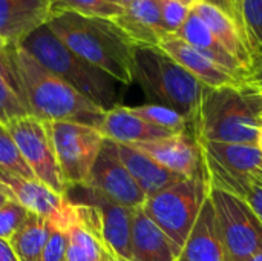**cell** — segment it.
Instances as JSON below:
<instances>
[{
  "mask_svg": "<svg viewBox=\"0 0 262 261\" xmlns=\"http://www.w3.org/2000/svg\"><path fill=\"white\" fill-rule=\"evenodd\" d=\"M75 206L77 220L68 231L66 261H100L103 240L98 211L86 203H75Z\"/></svg>",
  "mask_w": 262,
  "mask_h": 261,
  "instance_id": "22",
  "label": "cell"
},
{
  "mask_svg": "<svg viewBox=\"0 0 262 261\" xmlns=\"http://www.w3.org/2000/svg\"><path fill=\"white\" fill-rule=\"evenodd\" d=\"M0 261H18L8 240L0 238Z\"/></svg>",
  "mask_w": 262,
  "mask_h": 261,
  "instance_id": "36",
  "label": "cell"
},
{
  "mask_svg": "<svg viewBox=\"0 0 262 261\" xmlns=\"http://www.w3.org/2000/svg\"><path fill=\"white\" fill-rule=\"evenodd\" d=\"M134 82L157 105L180 112L189 122L192 134L198 138L200 109L207 86L158 46L135 48Z\"/></svg>",
  "mask_w": 262,
  "mask_h": 261,
  "instance_id": "4",
  "label": "cell"
},
{
  "mask_svg": "<svg viewBox=\"0 0 262 261\" xmlns=\"http://www.w3.org/2000/svg\"><path fill=\"white\" fill-rule=\"evenodd\" d=\"M241 198H244L249 206L253 209V212L258 215V218L262 223V171H256L253 174H250L247 177V180L244 182L239 195Z\"/></svg>",
  "mask_w": 262,
  "mask_h": 261,
  "instance_id": "33",
  "label": "cell"
},
{
  "mask_svg": "<svg viewBox=\"0 0 262 261\" xmlns=\"http://www.w3.org/2000/svg\"><path fill=\"white\" fill-rule=\"evenodd\" d=\"M31 115L43 122H72L100 128L106 111L41 66L20 45H9Z\"/></svg>",
  "mask_w": 262,
  "mask_h": 261,
  "instance_id": "2",
  "label": "cell"
},
{
  "mask_svg": "<svg viewBox=\"0 0 262 261\" xmlns=\"http://www.w3.org/2000/svg\"><path fill=\"white\" fill-rule=\"evenodd\" d=\"M204 165L230 177H246L261 169L262 152L256 145L201 142Z\"/></svg>",
  "mask_w": 262,
  "mask_h": 261,
  "instance_id": "19",
  "label": "cell"
},
{
  "mask_svg": "<svg viewBox=\"0 0 262 261\" xmlns=\"http://www.w3.org/2000/svg\"><path fill=\"white\" fill-rule=\"evenodd\" d=\"M177 35L181 37L184 42H187L195 49H198L203 55H206L215 65H218L220 68L227 71L236 80L246 82L247 71L244 69V66L216 40V37L212 34V31L207 28V25L192 9H190L189 17L186 18L184 25L177 32Z\"/></svg>",
  "mask_w": 262,
  "mask_h": 261,
  "instance_id": "23",
  "label": "cell"
},
{
  "mask_svg": "<svg viewBox=\"0 0 262 261\" xmlns=\"http://www.w3.org/2000/svg\"><path fill=\"white\" fill-rule=\"evenodd\" d=\"M68 232L52 228L51 235L37 261H66Z\"/></svg>",
  "mask_w": 262,
  "mask_h": 261,
  "instance_id": "34",
  "label": "cell"
},
{
  "mask_svg": "<svg viewBox=\"0 0 262 261\" xmlns=\"http://www.w3.org/2000/svg\"><path fill=\"white\" fill-rule=\"evenodd\" d=\"M0 169L26 178H34V174L26 165L25 158L21 157L14 138L8 132L6 126L2 123H0Z\"/></svg>",
  "mask_w": 262,
  "mask_h": 261,
  "instance_id": "30",
  "label": "cell"
},
{
  "mask_svg": "<svg viewBox=\"0 0 262 261\" xmlns=\"http://www.w3.org/2000/svg\"><path fill=\"white\" fill-rule=\"evenodd\" d=\"M6 202H8V198H6V197H5V195H3V194L0 192V208H2V206H3V205L6 203Z\"/></svg>",
  "mask_w": 262,
  "mask_h": 261,
  "instance_id": "41",
  "label": "cell"
},
{
  "mask_svg": "<svg viewBox=\"0 0 262 261\" xmlns=\"http://www.w3.org/2000/svg\"><path fill=\"white\" fill-rule=\"evenodd\" d=\"M246 82L256 88L262 94V51H258L252 57V65L247 71Z\"/></svg>",
  "mask_w": 262,
  "mask_h": 261,
  "instance_id": "35",
  "label": "cell"
},
{
  "mask_svg": "<svg viewBox=\"0 0 262 261\" xmlns=\"http://www.w3.org/2000/svg\"><path fill=\"white\" fill-rule=\"evenodd\" d=\"M262 123V94L239 82L207 88L200 109V142L256 145Z\"/></svg>",
  "mask_w": 262,
  "mask_h": 261,
  "instance_id": "3",
  "label": "cell"
},
{
  "mask_svg": "<svg viewBox=\"0 0 262 261\" xmlns=\"http://www.w3.org/2000/svg\"><path fill=\"white\" fill-rule=\"evenodd\" d=\"M158 2H164V0H158ZM180 2H183V3H186V5H189V6H192L196 0H180Z\"/></svg>",
  "mask_w": 262,
  "mask_h": 261,
  "instance_id": "42",
  "label": "cell"
},
{
  "mask_svg": "<svg viewBox=\"0 0 262 261\" xmlns=\"http://www.w3.org/2000/svg\"><path fill=\"white\" fill-rule=\"evenodd\" d=\"M98 131L103 134L104 138L124 145H137L173 135L169 131L160 129L144 122L143 118L135 115L129 106L121 105H115L104 112Z\"/></svg>",
  "mask_w": 262,
  "mask_h": 261,
  "instance_id": "21",
  "label": "cell"
},
{
  "mask_svg": "<svg viewBox=\"0 0 262 261\" xmlns=\"http://www.w3.org/2000/svg\"><path fill=\"white\" fill-rule=\"evenodd\" d=\"M246 261H262V252L256 254V255H253V257H250V258H247Z\"/></svg>",
  "mask_w": 262,
  "mask_h": 261,
  "instance_id": "38",
  "label": "cell"
},
{
  "mask_svg": "<svg viewBox=\"0 0 262 261\" xmlns=\"http://www.w3.org/2000/svg\"><path fill=\"white\" fill-rule=\"evenodd\" d=\"M84 188H89L106 200L132 211L141 209L147 198L120 160L117 143L109 138L103 140L101 149L91 171L89 183Z\"/></svg>",
  "mask_w": 262,
  "mask_h": 261,
  "instance_id": "11",
  "label": "cell"
},
{
  "mask_svg": "<svg viewBox=\"0 0 262 261\" xmlns=\"http://www.w3.org/2000/svg\"><path fill=\"white\" fill-rule=\"evenodd\" d=\"M256 146L261 149L262 152V129H259V135H258V143H256Z\"/></svg>",
  "mask_w": 262,
  "mask_h": 261,
  "instance_id": "39",
  "label": "cell"
},
{
  "mask_svg": "<svg viewBox=\"0 0 262 261\" xmlns=\"http://www.w3.org/2000/svg\"><path fill=\"white\" fill-rule=\"evenodd\" d=\"M112 20L129 35L135 46H158L160 38L167 34L161 20V2L158 0H134Z\"/></svg>",
  "mask_w": 262,
  "mask_h": 261,
  "instance_id": "18",
  "label": "cell"
},
{
  "mask_svg": "<svg viewBox=\"0 0 262 261\" xmlns=\"http://www.w3.org/2000/svg\"><path fill=\"white\" fill-rule=\"evenodd\" d=\"M51 15L52 0H0V38L20 45Z\"/></svg>",
  "mask_w": 262,
  "mask_h": 261,
  "instance_id": "13",
  "label": "cell"
},
{
  "mask_svg": "<svg viewBox=\"0 0 262 261\" xmlns=\"http://www.w3.org/2000/svg\"><path fill=\"white\" fill-rule=\"evenodd\" d=\"M48 126L68 192L72 188L88 186L92 166L104 140L103 134L98 128L72 122H48Z\"/></svg>",
  "mask_w": 262,
  "mask_h": 261,
  "instance_id": "7",
  "label": "cell"
},
{
  "mask_svg": "<svg viewBox=\"0 0 262 261\" xmlns=\"http://www.w3.org/2000/svg\"><path fill=\"white\" fill-rule=\"evenodd\" d=\"M8 46V43L3 40V38H0V49H3V48H6Z\"/></svg>",
  "mask_w": 262,
  "mask_h": 261,
  "instance_id": "43",
  "label": "cell"
},
{
  "mask_svg": "<svg viewBox=\"0 0 262 261\" xmlns=\"http://www.w3.org/2000/svg\"><path fill=\"white\" fill-rule=\"evenodd\" d=\"M190 14V6L180 0L161 2V20L167 34H177Z\"/></svg>",
  "mask_w": 262,
  "mask_h": 261,
  "instance_id": "32",
  "label": "cell"
},
{
  "mask_svg": "<svg viewBox=\"0 0 262 261\" xmlns=\"http://www.w3.org/2000/svg\"><path fill=\"white\" fill-rule=\"evenodd\" d=\"M14 138L21 157L34 174V178L60 195H68V186L61 177L48 122L34 115H25L5 125Z\"/></svg>",
  "mask_w": 262,
  "mask_h": 261,
  "instance_id": "9",
  "label": "cell"
},
{
  "mask_svg": "<svg viewBox=\"0 0 262 261\" xmlns=\"http://www.w3.org/2000/svg\"><path fill=\"white\" fill-rule=\"evenodd\" d=\"M52 225L40 215L28 214L18 231L8 240L18 261H37L49 235Z\"/></svg>",
  "mask_w": 262,
  "mask_h": 261,
  "instance_id": "26",
  "label": "cell"
},
{
  "mask_svg": "<svg viewBox=\"0 0 262 261\" xmlns=\"http://www.w3.org/2000/svg\"><path fill=\"white\" fill-rule=\"evenodd\" d=\"M130 111L138 115L140 118H143L144 122L169 131L172 134H181V132H190V125L189 122L177 111L163 106V105H157V103H147V105H141V106H134L130 108Z\"/></svg>",
  "mask_w": 262,
  "mask_h": 261,
  "instance_id": "27",
  "label": "cell"
},
{
  "mask_svg": "<svg viewBox=\"0 0 262 261\" xmlns=\"http://www.w3.org/2000/svg\"><path fill=\"white\" fill-rule=\"evenodd\" d=\"M20 46L41 66L60 77L103 111L117 105L115 80L72 52L48 25L31 32Z\"/></svg>",
  "mask_w": 262,
  "mask_h": 261,
  "instance_id": "5",
  "label": "cell"
},
{
  "mask_svg": "<svg viewBox=\"0 0 262 261\" xmlns=\"http://www.w3.org/2000/svg\"><path fill=\"white\" fill-rule=\"evenodd\" d=\"M190 9L207 25L216 40L244 66V69L249 71L252 65V48L241 23L229 12L207 2H195Z\"/></svg>",
  "mask_w": 262,
  "mask_h": 261,
  "instance_id": "16",
  "label": "cell"
},
{
  "mask_svg": "<svg viewBox=\"0 0 262 261\" xmlns=\"http://www.w3.org/2000/svg\"><path fill=\"white\" fill-rule=\"evenodd\" d=\"M111 2H114V3H118V0H111ZM120 5V3H118Z\"/></svg>",
  "mask_w": 262,
  "mask_h": 261,
  "instance_id": "45",
  "label": "cell"
},
{
  "mask_svg": "<svg viewBox=\"0 0 262 261\" xmlns=\"http://www.w3.org/2000/svg\"><path fill=\"white\" fill-rule=\"evenodd\" d=\"M132 2H134V0H118V3H120L123 8H124V6H127V5H130Z\"/></svg>",
  "mask_w": 262,
  "mask_h": 261,
  "instance_id": "40",
  "label": "cell"
},
{
  "mask_svg": "<svg viewBox=\"0 0 262 261\" xmlns=\"http://www.w3.org/2000/svg\"><path fill=\"white\" fill-rule=\"evenodd\" d=\"M117 151L120 160L123 162L132 178L137 182L140 189L146 194V197H152L164 188L183 180L181 175L164 169L149 155H146L132 145L117 143Z\"/></svg>",
  "mask_w": 262,
  "mask_h": 261,
  "instance_id": "24",
  "label": "cell"
},
{
  "mask_svg": "<svg viewBox=\"0 0 262 261\" xmlns=\"http://www.w3.org/2000/svg\"><path fill=\"white\" fill-rule=\"evenodd\" d=\"M57 11L114 18L123 12V6L111 0H52V12Z\"/></svg>",
  "mask_w": 262,
  "mask_h": 261,
  "instance_id": "28",
  "label": "cell"
},
{
  "mask_svg": "<svg viewBox=\"0 0 262 261\" xmlns=\"http://www.w3.org/2000/svg\"><path fill=\"white\" fill-rule=\"evenodd\" d=\"M196 2H212V0H196Z\"/></svg>",
  "mask_w": 262,
  "mask_h": 261,
  "instance_id": "44",
  "label": "cell"
},
{
  "mask_svg": "<svg viewBox=\"0 0 262 261\" xmlns=\"http://www.w3.org/2000/svg\"><path fill=\"white\" fill-rule=\"evenodd\" d=\"M218 226L233 261H246L262 252V223L249 203L227 191H209Z\"/></svg>",
  "mask_w": 262,
  "mask_h": 261,
  "instance_id": "8",
  "label": "cell"
},
{
  "mask_svg": "<svg viewBox=\"0 0 262 261\" xmlns=\"http://www.w3.org/2000/svg\"><path fill=\"white\" fill-rule=\"evenodd\" d=\"M0 192L28 212L48 220L52 228L68 232L77 220V206L68 195H60L35 178H26L0 169Z\"/></svg>",
  "mask_w": 262,
  "mask_h": 261,
  "instance_id": "10",
  "label": "cell"
},
{
  "mask_svg": "<svg viewBox=\"0 0 262 261\" xmlns=\"http://www.w3.org/2000/svg\"><path fill=\"white\" fill-rule=\"evenodd\" d=\"M238 6L253 57L255 52L262 51V0H238Z\"/></svg>",
  "mask_w": 262,
  "mask_h": 261,
  "instance_id": "29",
  "label": "cell"
},
{
  "mask_svg": "<svg viewBox=\"0 0 262 261\" xmlns=\"http://www.w3.org/2000/svg\"><path fill=\"white\" fill-rule=\"evenodd\" d=\"M46 25L72 52L115 82L123 85L134 82L137 46L112 18L57 11Z\"/></svg>",
  "mask_w": 262,
  "mask_h": 261,
  "instance_id": "1",
  "label": "cell"
},
{
  "mask_svg": "<svg viewBox=\"0 0 262 261\" xmlns=\"http://www.w3.org/2000/svg\"><path fill=\"white\" fill-rule=\"evenodd\" d=\"M28 211L15 202L8 200L0 208V238L9 240L28 217Z\"/></svg>",
  "mask_w": 262,
  "mask_h": 261,
  "instance_id": "31",
  "label": "cell"
},
{
  "mask_svg": "<svg viewBox=\"0 0 262 261\" xmlns=\"http://www.w3.org/2000/svg\"><path fill=\"white\" fill-rule=\"evenodd\" d=\"M88 194V200L81 202L94 206L100 215V234L104 246L121 258L132 261L130 234H132V209L120 206L98 195L89 188H81Z\"/></svg>",
  "mask_w": 262,
  "mask_h": 261,
  "instance_id": "15",
  "label": "cell"
},
{
  "mask_svg": "<svg viewBox=\"0 0 262 261\" xmlns=\"http://www.w3.org/2000/svg\"><path fill=\"white\" fill-rule=\"evenodd\" d=\"M178 261H233L223 240L209 197L204 202L184 246L181 248Z\"/></svg>",
  "mask_w": 262,
  "mask_h": 261,
  "instance_id": "14",
  "label": "cell"
},
{
  "mask_svg": "<svg viewBox=\"0 0 262 261\" xmlns=\"http://www.w3.org/2000/svg\"><path fill=\"white\" fill-rule=\"evenodd\" d=\"M158 48H161L167 55H170L178 65H181L207 88H221L226 85L239 83V80L215 65L177 34H164L158 42Z\"/></svg>",
  "mask_w": 262,
  "mask_h": 261,
  "instance_id": "17",
  "label": "cell"
},
{
  "mask_svg": "<svg viewBox=\"0 0 262 261\" xmlns=\"http://www.w3.org/2000/svg\"><path fill=\"white\" fill-rule=\"evenodd\" d=\"M261 129H262V123H261Z\"/></svg>",
  "mask_w": 262,
  "mask_h": 261,
  "instance_id": "46",
  "label": "cell"
},
{
  "mask_svg": "<svg viewBox=\"0 0 262 261\" xmlns=\"http://www.w3.org/2000/svg\"><path fill=\"white\" fill-rule=\"evenodd\" d=\"M132 146L149 155L164 169L181 175L183 178L207 175L201 142L190 132L173 134Z\"/></svg>",
  "mask_w": 262,
  "mask_h": 261,
  "instance_id": "12",
  "label": "cell"
},
{
  "mask_svg": "<svg viewBox=\"0 0 262 261\" xmlns=\"http://www.w3.org/2000/svg\"><path fill=\"white\" fill-rule=\"evenodd\" d=\"M236 2H238V0H236Z\"/></svg>",
  "mask_w": 262,
  "mask_h": 261,
  "instance_id": "47",
  "label": "cell"
},
{
  "mask_svg": "<svg viewBox=\"0 0 262 261\" xmlns=\"http://www.w3.org/2000/svg\"><path fill=\"white\" fill-rule=\"evenodd\" d=\"M132 261H178L181 249L141 211L132 214Z\"/></svg>",
  "mask_w": 262,
  "mask_h": 261,
  "instance_id": "20",
  "label": "cell"
},
{
  "mask_svg": "<svg viewBox=\"0 0 262 261\" xmlns=\"http://www.w3.org/2000/svg\"><path fill=\"white\" fill-rule=\"evenodd\" d=\"M209 175L183 178L152 197L141 211L181 249L209 197Z\"/></svg>",
  "mask_w": 262,
  "mask_h": 261,
  "instance_id": "6",
  "label": "cell"
},
{
  "mask_svg": "<svg viewBox=\"0 0 262 261\" xmlns=\"http://www.w3.org/2000/svg\"><path fill=\"white\" fill-rule=\"evenodd\" d=\"M25 115L31 112L8 45L0 49V123L6 125Z\"/></svg>",
  "mask_w": 262,
  "mask_h": 261,
  "instance_id": "25",
  "label": "cell"
},
{
  "mask_svg": "<svg viewBox=\"0 0 262 261\" xmlns=\"http://www.w3.org/2000/svg\"><path fill=\"white\" fill-rule=\"evenodd\" d=\"M100 261H129L126 258H121L120 255H117L115 252H112L107 246H104L103 243V251H101V258Z\"/></svg>",
  "mask_w": 262,
  "mask_h": 261,
  "instance_id": "37",
  "label": "cell"
}]
</instances>
